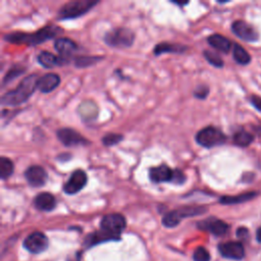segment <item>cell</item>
Instances as JSON below:
<instances>
[{
  "mask_svg": "<svg viewBox=\"0 0 261 261\" xmlns=\"http://www.w3.org/2000/svg\"><path fill=\"white\" fill-rule=\"evenodd\" d=\"M258 195L257 192H247V193H243L237 196H222L221 198H219V203L223 204V205H234V204H241V203H245L248 202L254 198H256Z\"/></svg>",
  "mask_w": 261,
  "mask_h": 261,
  "instance_id": "44dd1931",
  "label": "cell"
},
{
  "mask_svg": "<svg viewBox=\"0 0 261 261\" xmlns=\"http://www.w3.org/2000/svg\"><path fill=\"white\" fill-rule=\"evenodd\" d=\"M232 141H233V144L239 147H247L254 141V137L249 132L239 130L233 134Z\"/></svg>",
  "mask_w": 261,
  "mask_h": 261,
  "instance_id": "603a6c76",
  "label": "cell"
},
{
  "mask_svg": "<svg viewBox=\"0 0 261 261\" xmlns=\"http://www.w3.org/2000/svg\"><path fill=\"white\" fill-rule=\"evenodd\" d=\"M195 140L204 148H213L224 144L226 142V136L219 128L208 125L197 133Z\"/></svg>",
  "mask_w": 261,
  "mask_h": 261,
  "instance_id": "8992f818",
  "label": "cell"
},
{
  "mask_svg": "<svg viewBox=\"0 0 261 261\" xmlns=\"http://www.w3.org/2000/svg\"><path fill=\"white\" fill-rule=\"evenodd\" d=\"M220 255L230 260H242L245 257V249L241 242H225L218 245Z\"/></svg>",
  "mask_w": 261,
  "mask_h": 261,
  "instance_id": "8fae6325",
  "label": "cell"
},
{
  "mask_svg": "<svg viewBox=\"0 0 261 261\" xmlns=\"http://www.w3.org/2000/svg\"><path fill=\"white\" fill-rule=\"evenodd\" d=\"M126 226L125 217L120 213H109L102 217L100 221L101 230L114 240L119 239V234Z\"/></svg>",
  "mask_w": 261,
  "mask_h": 261,
  "instance_id": "52a82bcc",
  "label": "cell"
},
{
  "mask_svg": "<svg viewBox=\"0 0 261 261\" xmlns=\"http://www.w3.org/2000/svg\"><path fill=\"white\" fill-rule=\"evenodd\" d=\"M98 1L92 0H73L63 4L58 13L57 18L60 20L64 19H72L80 17L90 11L95 5H97Z\"/></svg>",
  "mask_w": 261,
  "mask_h": 261,
  "instance_id": "277c9868",
  "label": "cell"
},
{
  "mask_svg": "<svg viewBox=\"0 0 261 261\" xmlns=\"http://www.w3.org/2000/svg\"><path fill=\"white\" fill-rule=\"evenodd\" d=\"M256 240H257L258 243L261 244V226L256 231Z\"/></svg>",
  "mask_w": 261,
  "mask_h": 261,
  "instance_id": "836d02e7",
  "label": "cell"
},
{
  "mask_svg": "<svg viewBox=\"0 0 261 261\" xmlns=\"http://www.w3.org/2000/svg\"><path fill=\"white\" fill-rule=\"evenodd\" d=\"M87 181V173L82 169H76L71 173L68 180L63 185V192L67 195H74L85 188Z\"/></svg>",
  "mask_w": 261,
  "mask_h": 261,
  "instance_id": "30bf717a",
  "label": "cell"
},
{
  "mask_svg": "<svg viewBox=\"0 0 261 261\" xmlns=\"http://www.w3.org/2000/svg\"><path fill=\"white\" fill-rule=\"evenodd\" d=\"M194 261H210V254L204 247H199L193 255Z\"/></svg>",
  "mask_w": 261,
  "mask_h": 261,
  "instance_id": "f546056e",
  "label": "cell"
},
{
  "mask_svg": "<svg viewBox=\"0 0 261 261\" xmlns=\"http://www.w3.org/2000/svg\"><path fill=\"white\" fill-rule=\"evenodd\" d=\"M172 3H174V4L178 5V6H182V5H187L189 2H187V1H185V2H175V1H173Z\"/></svg>",
  "mask_w": 261,
  "mask_h": 261,
  "instance_id": "e575fe53",
  "label": "cell"
},
{
  "mask_svg": "<svg viewBox=\"0 0 261 261\" xmlns=\"http://www.w3.org/2000/svg\"><path fill=\"white\" fill-rule=\"evenodd\" d=\"M232 56L234 61L241 65H247L251 62L250 54L245 50L243 46L237 43H234L232 47Z\"/></svg>",
  "mask_w": 261,
  "mask_h": 261,
  "instance_id": "7402d4cb",
  "label": "cell"
},
{
  "mask_svg": "<svg viewBox=\"0 0 261 261\" xmlns=\"http://www.w3.org/2000/svg\"><path fill=\"white\" fill-rule=\"evenodd\" d=\"M207 42L212 48H214L220 52H223V53H227L231 47L230 41L227 38H225L224 36L219 35V34H213V35L209 36L207 38Z\"/></svg>",
  "mask_w": 261,
  "mask_h": 261,
  "instance_id": "ffe728a7",
  "label": "cell"
},
{
  "mask_svg": "<svg viewBox=\"0 0 261 261\" xmlns=\"http://www.w3.org/2000/svg\"><path fill=\"white\" fill-rule=\"evenodd\" d=\"M203 55H204V57H205V59L211 64V65H213V66H215V67H222L223 66V60L221 59V57L218 55V54H216L215 52H212V51H210V50H205L204 52H203Z\"/></svg>",
  "mask_w": 261,
  "mask_h": 261,
  "instance_id": "83f0119b",
  "label": "cell"
},
{
  "mask_svg": "<svg viewBox=\"0 0 261 261\" xmlns=\"http://www.w3.org/2000/svg\"><path fill=\"white\" fill-rule=\"evenodd\" d=\"M60 84V76L57 73H46L38 81V90L44 94L52 92Z\"/></svg>",
  "mask_w": 261,
  "mask_h": 261,
  "instance_id": "2e32d148",
  "label": "cell"
},
{
  "mask_svg": "<svg viewBox=\"0 0 261 261\" xmlns=\"http://www.w3.org/2000/svg\"><path fill=\"white\" fill-rule=\"evenodd\" d=\"M209 94V88L205 85L198 86L194 91V97L197 99H205Z\"/></svg>",
  "mask_w": 261,
  "mask_h": 261,
  "instance_id": "4dcf8cb0",
  "label": "cell"
},
{
  "mask_svg": "<svg viewBox=\"0 0 261 261\" xmlns=\"http://www.w3.org/2000/svg\"><path fill=\"white\" fill-rule=\"evenodd\" d=\"M237 237L241 240H247L249 238V230L247 227H239L237 229Z\"/></svg>",
  "mask_w": 261,
  "mask_h": 261,
  "instance_id": "1f68e13d",
  "label": "cell"
},
{
  "mask_svg": "<svg viewBox=\"0 0 261 261\" xmlns=\"http://www.w3.org/2000/svg\"><path fill=\"white\" fill-rule=\"evenodd\" d=\"M103 56H77L74 58V65L79 68L91 66L102 60Z\"/></svg>",
  "mask_w": 261,
  "mask_h": 261,
  "instance_id": "d4e9b609",
  "label": "cell"
},
{
  "mask_svg": "<svg viewBox=\"0 0 261 261\" xmlns=\"http://www.w3.org/2000/svg\"><path fill=\"white\" fill-rule=\"evenodd\" d=\"M56 136L58 140L66 147H74V146H84L88 145L90 142L82 136L75 129L69 127H63L56 132Z\"/></svg>",
  "mask_w": 261,
  "mask_h": 261,
  "instance_id": "ba28073f",
  "label": "cell"
},
{
  "mask_svg": "<svg viewBox=\"0 0 261 261\" xmlns=\"http://www.w3.org/2000/svg\"><path fill=\"white\" fill-rule=\"evenodd\" d=\"M49 245L48 238L46 234H44L41 231H35L29 234L24 242H23V247L31 253L34 254H39L44 252Z\"/></svg>",
  "mask_w": 261,
  "mask_h": 261,
  "instance_id": "9c48e42d",
  "label": "cell"
},
{
  "mask_svg": "<svg viewBox=\"0 0 261 261\" xmlns=\"http://www.w3.org/2000/svg\"><path fill=\"white\" fill-rule=\"evenodd\" d=\"M197 225L200 229L209 231L210 233H212L216 237L225 234L229 229V225L226 222H224L223 220L218 219L216 217H209L204 220H201L198 222Z\"/></svg>",
  "mask_w": 261,
  "mask_h": 261,
  "instance_id": "7c38bea8",
  "label": "cell"
},
{
  "mask_svg": "<svg viewBox=\"0 0 261 261\" xmlns=\"http://www.w3.org/2000/svg\"><path fill=\"white\" fill-rule=\"evenodd\" d=\"M123 140V136L120 134H115V133H110L105 135L102 138V143L106 147H111L114 145H117L119 142Z\"/></svg>",
  "mask_w": 261,
  "mask_h": 261,
  "instance_id": "f1b7e54d",
  "label": "cell"
},
{
  "mask_svg": "<svg viewBox=\"0 0 261 261\" xmlns=\"http://www.w3.org/2000/svg\"><path fill=\"white\" fill-rule=\"evenodd\" d=\"M37 60L39 64L45 68H52L54 66H60L67 63L64 59L49 51H41L37 57Z\"/></svg>",
  "mask_w": 261,
  "mask_h": 261,
  "instance_id": "ac0fdd59",
  "label": "cell"
},
{
  "mask_svg": "<svg viewBox=\"0 0 261 261\" xmlns=\"http://www.w3.org/2000/svg\"><path fill=\"white\" fill-rule=\"evenodd\" d=\"M54 48L58 52L59 57L68 62V58L76 50V44L68 38H58L54 42Z\"/></svg>",
  "mask_w": 261,
  "mask_h": 261,
  "instance_id": "9a60e30c",
  "label": "cell"
},
{
  "mask_svg": "<svg viewBox=\"0 0 261 261\" xmlns=\"http://www.w3.org/2000/svg\"><path fill=\"white\" fill-rule=\"evenodd\" d=\"M14 170V165L13 162L7 158V157H0V177L1 179L5 180L6 178H8Z\"/></svg>",
  "mask_w": 261,
  "mask_h": 261,
  "instance_id": "cb8c5ba5",
  "label": "cell"
},
{
  "mask_svg": "<svg viewBox=\"0 0 261 261\" xmlns=\"http://www.w3.org/2000/svg\"><path fill=\"white\" fill-rule=\"evenodd\" d=\"M250 102L258 111L261 112V97H259V96H252L250 98Z\"/></svg>",
  "mask_w": 261,
  "mask_h": 261,
  "instance_id": "d6a6232c",
  "label": "cell"
},
{
  "mask_svg": "<svg viewBox=\"0 0 261 261\" xmlns=\"http://www.w3.org/2000/svg\"><path fill=\"white\" fill-rule=\"evenodd\" d=\"M231 31L238 38L246 42H256L259 37L256 30L244 20L233 21L231 23Z\"/></svg>",
  "mask_w": 261,
  "mask_h": 261,
  "instance_id": "4fadbf2b",
  "label": "cell"
},
{
  "mask_svg": "<svg viewBox=\"0 0 261 261\" xmlns=\"http://www.w3.org/2000/svg\"><path fill=\"white\" fill-rule=\"evenodd\" d=\"M149 178L152 182H173L181 185L186 181L185 173L179 169H172L167 164H160L149 169Z\"/></svg>",
  "mask_w": 261,
  "mask_h": 261,
  "instance_id": "3957f363",
  "label": "cell"
},
{
  "mask_svg": "<svg viewBox=\"0 0 261 261\" xmlns=\"http://www.w3.org/2000/svg\"><path fill=\"white\" fill-rule=\"evenodd\" d=\"M34 205L38 210L49 212L56 207V200L52 194L48 192H43L36 196L34 200Z\"/></svg>",
  "mask_w": 261,
  "mask_h": 261,
  "instance_id": "e0dca14e",
  "label": "cell"
},
{
  "mask_svg": "<svg viewBox=\"0 0 261 261\" xmlns=\"http://www.w3.org/2000/svg\"><path fill=\"white\" fill-rule=\"evenodd\" d=\"M62 32V30L54 24L46 25L43 29L35 32V33H11L7 34L3 37L6 42L12 44H24V45H38L46 42L47 40L53 39L57 34Z\"/></svg>",
  "mask_w": 261,
  "mask_h": 261,
  "instance_id": "7a4b0ae2",
  "label": "cell"
},
{
  "mask_svg": "<svg viewBox=\"0 0 261 261\" xmlns=\"http://www.w3.org/2000/svg\"><path fill=\"white\" fill-rule=\"evenodd\" d=\"M188 49L187 46L181 45V44H175V43H167V42H161L159 44H157L154 47V54L156 56H159L161 54L164 53H174V54H178V53H182Z\"/></svg>",
  "mask_w": 261,
  "mask_h": 261,
  "instance_id": "d6986e66",
  "label": "cell"
},
{
  "mask_svg": "<svg viewBox=\"0 0 261 261\" xmlns=\"http://www.w3.org/2000/svg\"><path fill=\"white\" fill-rule=\"evenodd\" d=\"M39 79L40 76L35 73L27 75L14 90L6 92L1 97V104L5 106H18L28 101L36 89H38Z\"/></svg>",
  "mask_w": 261,
  "mask_h": 261,
  "instance_id": "6da1fadb",
  "label": "cell"
},
{
  "mask_svg": "<svg viewBox=\"0 0 261 261\" xmlns=\"http://www.w3.org/2000/svg\"><path fill=\"white\" fill-rule=\"evenodd\" d=\"M180 221H181V218L179 217L176 210H172L166 213L162 218V224L166 227H174L178 225Z\"/></svg>",
  "mask_w": 261,
  "mask_h": 261,
  "instance_id": "484cf974",
  "label": "cell"
},
{
  "mask_svg": "<svg viewBox=\"0 0 261 261\" xmlns=\"http://www.w3.org/2000/svg\"><path fill=\"white\" fill-rule=\"evenodd\" d=\"M24 177L31 187L41 188L46 184L48 179V174L42 166L32 165L25 169Z\"/></svg>",
  "mask_w": 261,
  "mask_h": 261,
  "instance_id": "5bb4252c",
  "label": "cell"
},
{
  "mask_svg": "<svg viewBox=\"0 0 261 261\" xmlns=\"http://www.w3.org/2000/svg\"><path fill=\"white\" fill-rule=\"evenodd\" d=\"M135 34L127 28H115L104 36V42L113 48H128L134 44Z\"/></svg>",
  "mask_w": 261,
  "mask_h": 261,
  "instance_id": "5b68a950",
  "label": "cell"
},
{
  "mask_svg": "<svg viewBox=\"0 0 261 261\" xmlns=\"http://www.w3.org/2000/svg\"><path fill=\"white\" fill-rule=\"evenodd\" d=\"M24 70H25V68L24 67H21V66H19V65H14V66H12L8 71H7V73L5 74V76L3 77V86L4 85H6V84H8V83H10V82H12L14 79H16L17 76H19V75H21L23 72H24Z\"/></svg>",
  "mask_w": 261,
  "mask_h": 261,
  "instance_id": "4316f807",
  "label": "cell"
}]
</instances>
